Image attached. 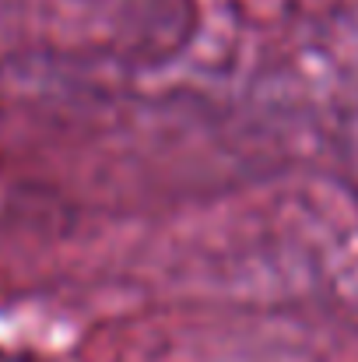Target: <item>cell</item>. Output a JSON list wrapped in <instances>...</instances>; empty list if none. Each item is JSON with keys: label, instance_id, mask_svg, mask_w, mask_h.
<instances>
[]
</instances>
